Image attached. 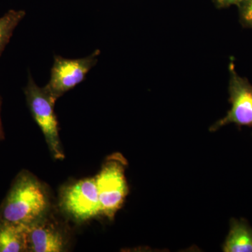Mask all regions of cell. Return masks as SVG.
Here are the masks:
<instances>
[{
  "label": "cell",
  "mask_w": 252,
  "mask_h": 252,
  "mask_svg": "<svg viewBox=\"0 0 252 252\" xmlns=\"http://www.w3.org/2000/svg\"><path fill=\"white\" fill-rule=\"evenodd\" d=\"M49 198L44 186L28 171L20 172L0 209V220L29 225L45 216Z\"/></svg>",
  "instance_id": "6da1fadb"
},
{
  "label": "cell",
  "mask_w": 252,
  "mask_h": 252,
  "mask_svg": "<svg viewBox=\"0 0 252 252\" xmlns=\"http://www.w3.org/2000/svg\"><path fill=\"white\" fill-rule=\"evenodd\" d=\"M126 159L122 154L109 156L94 177L98 190L101 215L112 220L128 193L125 176Z\"/></svg>",
  "instance_id": "7a4b0ae2"
},
{
  "label": "cell",
  "mask_w": 252,
  "mask_h": 252,
  "mask_svg": "<svg viewBox=\"0 0 252 252\" xmlns=\"http://www.w3.org/2000/svg\"><path fill=\"white\" fill-rule=\"evenodd\" d=\"M24 93L33 119L44 134L53 157L57 160H63L64 152L60 140L59 123L54 112L56 99L45 88L36 85L31 74Z\"/></svg>",
  "instance_id": "3957f363"
},
{
  "label": "cell",
  "mask_w": 252,
  "mask_h": 252,
  "mask_svg": "<svg viewBox=\"0 0 252 252\" xmlns=\"http://www.w3.org/2000/svg\"><path fill=\"white\" fill-rule=\"evenodd\" d=\"M26 225L0 220V252H28Z\"/></svg>",
  "instance_id": "ba28073f"
},
{
  "label": "cell",
  "mask_w": 252,
  "mask_h": 252,
  "mask_svg": "<svg viewBox=\"0 0 252 252\" xmlns=\"http://www.w3.org/2000/svg\"><path fill=\"white\" fill-rule=\"evenodd\" d=\"M28 252H60L65 248L66 239L61 230L44 218L26 225Z\"/></svg>",
  "instance_id": "52a82bcc"
},
{
  "label": "cell",
  "mask_w": 252,
  "mask_h": 252,
  "mask_svg": "<svg viewBox=\"0 0 252 252\" xmlns=\"http://www.w3.org/2000/svg\"><path fill=\"white\" fill-rule=\"evenodd\" d=\"M64 211L77 221H86L101 215L95 179L87 178L66 187L61 194Z\"/></svg>",
  "instance_id": "5b68a950"
},
{
  "label": "cell",
  "mask_w": 252,
  "mask_h": 252,
  "mask_svg": "<svg viewBox=\"0 0 252 252\" xmlns=\"http://www.w3.org/2000/svg\"><path fill=\"white\" fill-rule=\"evenodd\" d=\"M238 7L242 26L252 30V0H243Z\"/></svg>",
  "instance_id": "8fae6325"
},
{
  "label": "cell",
  "mask_w": 252,
  "mask_h": 252,
  "mask_svg": "<svg viewBox=\"0 0 252 252\" xmlns=\"http://www.w3.org/2000/svg\"><path fill=\"white\" fill-rule=\"evenodd\" d=\"M100 53V50L97 49L90 56L78 59L55 56L49 83L44 86L46 90L57 100L85 79L88 73L97 64Z\"/></svg>",
  "instance_id": "277c9868"
},
{
  "label": "cell",
  "mask_w": 252,
  "mask_h": 252,
  "mask_svg": "<svg viewBox=\"0 0 252 252\" xmlns=\"http://www.w3.org/2000/svg\"><path fill=\"white\" fill-rule=\"evenodd\" d=\"M1 97H0V142H1L4 139V132L3 130L2 124H1Z\"/></svg>",
  "instance_id": "4fadbf2b"
},
{
  "label": "cell",
  "mask_w": 252,
  "mask_h": 252,
  "mask_svg": "<svg viewBox=\"0 0 252 252\" xmlns=\"http://www.w3.org/2000/svg\"><path fill=\"white\" fill-rule=\"evenodd\" d=\"M225 252H252V228L244 220L233 219L230 230L225 239Z\"/></svg>",
  "instance_id": "9c48e42d"
},
{
  "label": "cell",
  "mask_w": 252,
  "mask_h": 252,
  "mask_svg": "<svg viewBox=\"0 0 252 252\" xmlns=\"http://www.w3.org/2000/svg\"><path fill=\"white\" fill-rule=\"evenodd\" d=\"M243 0H213L218 8H227L231 6H237L241 3Z\"/></svg>",
  "instance_id": "7c38bea8"
},
{
  "label": "cell",
  "mask_w": 252,
  "mask_h": 252,
  "mask_svg": "<svg viewBox=\"0 0 252 252\" xmlns=\"http://www.w3.org/2000/svg\"><path fill=\"white\" fill-rule=\"evenodd\" d=\"M230 102L231 107L223 119L212 126L210 131H216L230 124L252 126V85L235 70L234 64H229Z\"/></svg>",
  "instance_id": "8992f818"
},
{
  "label": "cell",
  "mask_w": 252,
  "mask_h": 252,
  "mask_svg": "<svg viewBox=\"0 0 252 252\" xmlns=\"http://www.w3.org/2000/svg\"><path fill=\"white\" fill-rule=\"evenodd\" d=\"M26 15L23 10L11 9L0 17V57L9 44L15 29Z\"/></svg>",
  "instance_id": "30bf717a"
}]
</instances>
